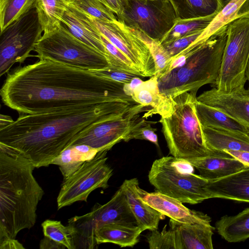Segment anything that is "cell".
I'll list each match as a JSON object with an SVG mask.
<instances>
[{"instance_id": "4dcf8cb0", "label": "cell", "mask_w": 249, "mask_h": 249, "mask_svg": "<svg viewBox=\"0 0 249 249\" xmlns=\"http://www.w3.org/2000/svg\"><path fill=\"white\" fill-rule=\"evenodd\" d=\"M36 0H0V31L36 7Z\"/></svg>"}, {"instance_id": "ee69618b", "label": "cell", "mask_w": 249, "mask_h": 249, "mask_svg": "<svg viewBox=\"0 0 249 249\" xmlns=\"http://www.w3.org/2000/svg\"><path fill=\"white\" fill-rule=\"evenodd\" d=\"M14 121L10 116L1 114L0 117V129L10 124Z\"/></svg>"}, {"instance_id": "277c9868", "label": "cell", "mask_w": 249, "mask_h": 249, "mask_svg": "<svg viewBox=\"0 0 249 249\" xmlns=\"http://www.w3.org/2000/svg\"><path fill=\"white\" fill-rule=\"evenodd\" d=\"M228 36V25L203 42H194L173 58L172 71L158 78L160 92L169 98L186 92H197L215 83Z\"/></svg>"}, {"instance_id": "74e56055", "label": "cell", "mask_w": 249, "mask_h": 249, "mask_svg": "<svg viewBox=\"0 0 249 249\" xmlns=\"http://www.w3.org/2000/svg\"><path fill=\"white\" fill-rule=\"evenodd\" d=\"M92 71L111 81L124 84L130 82L134 77L139 76L111 67Z\"/></svg>"}, {"instance_id": "8fae6325", "label": "cell", "mask_w": 249, "mask_h": 249, "mask_svg": "<svg viewBox=\"0 0 249 249\" xmlns=\"http://www.w3.org/2000/svg\"><path fill=\"white\" fill-rule=\"evenodd\" d=\"M43 32L36 7L0 31V76L7 73L15 63H22L30 56Z\"/></svg>"}, {"instance_id": "3957f363", "label": "cell", "mask_w": 249, "mask_h": 249, "mask_svg": "<svg viewBox=\"0 0 249 249\" xmlns=\"http://www.w3.org/2000/svg\"><path fill=\"white\" fill-rule=\"evenodd\" d=\"M35 168L21 155L0 147V241L16 238L36 222L44 192L33 175Z\"/></svg>"}, {"instance_id": "7402d4cb", "label": "cell", "mask_w": 249, "mask_h": 249, "mask_svg": "<svg viewBox=\"0 0 249 249\" xmlns=\"http://www.w3.org/2000/svg\"><path fill=\"white\" fill-rule=\"evenodd\" d=\"M158 77L154 75L137 87L131 97L134 101L144 106L151 107L144 114L146 119L155 114L164 117L168 114L172 107V99L163 95L160 91Z\"/></svg>"}, {"instance_id": "ffe728a7", "label": "cell", "mask_w": 249, "mask_h": 249, "mask_svg": "<svg viewBox=\"0 0 249 249\" xmlns=\"http://www.w3.org/2000/svg\"><path fill=\"white\" fill-rule=\"evenodd\" d=\"M126 195L129 208L136 220L137 224L143 231L158 229L160 221L165 215L145 203L140 198L137 178L124 180L120 186Z\"/></svg>"}, {"instance_id": "7bdbcfd3", "label": "cell", "mask_w": 249, "mask_h": 249, "mask_svg": "<svg viewBox=\"0 0 249 249\" xmlns=\"http://www.w3.org/2000/svg\"><path fill=\"white\" fill-rule=\"evenodd\" d=\"M224 151L249 167V152L233 150Z\"/></svg>"}, {"instance_id": "6da1fadb", "label": "cell", "mask_w": 249, "mask_h": 249, "mask_svg": "<svg viewBox=\"0 0 249 249\" xmlns=\"http://www.w3.org/2000/svg\"><path fill=\"white\" fill-rule=\"evenodd\" d=\"M124 86L92 71L39 60L9 73L0 93L5 105L31 114L110 102L137 103Z\"/></svg>"}, {"instance_id": "e0dca14e", "label": "cell", "mask_w": 249, "mask_h": 249, "mask_svg": "<svg viewBox=\"0 0 249 249\" xmlns=\"http://www.w3.org/2000/svg\"><path fill=\"white\" fill-rule=\"evenodd\" d=\"M186 159L208 181L224 178L248 166L225 151H212L206 156Z\"/></svg>"}, {"instance_id": "9a60e30c", "label": "cell", "mask_w": 249, "mask_h": 249, "mask_svg": "<svg viewBox=\"0 0 249 249\" xmlns=\"http://www.w3.org/2000/svg\"><path fill=\"white\" fill-rule=\"evenodd\" d=\"M196 100L218 109L249 129V88L230 93H222L213 88L196 97Z\"/></svg>"}, {"instance_id": "836d02e7", "label": "cell", "mask_w": 249, "mask_h": 249, "mask_svg": "<svg viewBox=\"0 0 249 249\" xmlns=\"http://www.w3.org/2000/svg\"><path fill=\"white\" fill-rule=\"evenodd\" d=\"M166 228L165 225L161 232L158 229L150 231L146 237L150 249H182L175 231Z\"/></svg>"}, {"instance_id": "e575fe53", "label": "cell", "mask_w": 249, "mask_h": 249, "mask_svg": "<svg viewBox=\"0 0 249 249\" xmlns=\"http://www.w3.org/2000/svg\"><path fill=\"white\" fill-rule=\"evenodd\" d=\"M41 227L44 236L64 245L68 249H74L68 226L63 225L60 221L46 219L42 223Z\"/></svg>"}, {"instance_id": "9c48e42d", "label": "cell", "mask_w": 249, "mask_h": 249, "mask_svg": "<svg viewBox=\"0 0 249 249\" xmlns=\"http://www.w3.org/2000/svg\"><path fill=\"white\" fill-rule=\"evenodd\" d=\"M249 60V16L239 18L228 25V36L219 74L212 86L222 93H230L245 87Z\"/></svg>"}, {"instance_id": "bcb514c9", "label": "cell", "mask_w": 249, "mask_h": 249, "mask_svg": "<svg viewBox=\"0 0 249 249\" xmlns=\"http://www.w3.org/2000/svg\"><path fill=\"white\" fill-rule=\"evenodd\" d=\"M246 76L247 80L249 82V62L248 63L246 71Z\"/></svg>"}, {"instance_id": "d4e9b609", "label": "cell", "mask_w": 249, "mask_h": 249, "mask_svg": "<svg viewBox=\"0 0 249 249\" xmlns=\"http://www.w3.org/2000/svg\"><path fill=\"white\" fill-rule=\"evenodd\" d=\"M197 117L202 126L215 129L249 134L244 124L217 108L196 100Z\"/></svg>"}, {"instance_id": "f6af8a7d", "label": "cell", "mask_w": 249, "mask_h": 249, "mask_svg": "<svg viewBox=\"0 0 249 249\" xmlns=\"http://www.w3.org/2000/svg\"><path fill=\"white\" fill-rule=\"evenodd\" d=\"M222 8L232 0H218Z\"/></svg>"}, {"instance_id": "7c38bea8", "label": "cell", "mask_w": 249, "mask_h": 249, "mask_svg": "<svg viewBox=\"0 0 249 249\" xmlns=\"http://www.w3.org/2000/svg\"><path fill=\"white\" fill-rule=\"evenodd\" d=\"M107 151L98 152L93 159L85 161L72 175L63 180L57 197L58 210L77 201L86 202L92 191L108 187L113 169L107 163Z\"/></svg>"}, {"instance_id": "ba28073f", "label": "cell", "mask_w": 249, "mask_h": 249, "mask_svg": "<svg viewBox=\"0 0 249 249\" xmlns=\"http://www.w3.org/2000/svg\"><path fill=\"white\" fill-rule=\"evenodd\" d=\"M112 223L137 225L121 186L106 203H96L89 213L68 219V226L74 249L97 248L96 231L102 226Z\"/></svg>"}, {"instance_id": "484cf974", "label": "cell", "mask_w": 249, "mask_h": 249, "mask_svg": "<svg viewBox=\"0 0 249 249\" xmlns=\"http://www.w3.org/2000/svg\"><path fill=\"white\" fill-rule=\"evenodd\" d=\"M98 151L88 145H71L64 150L52 161L57 165L63 175V180L77 170L86 161L93 159Z\"/></svg>"}, {"instance_id": "5bb4252c", "label": "cell", "mask_w": 249, "mask_h": 249, "mask_svg": "<svg viewBox=\"0 0 249 249\" xmlns=\"http://www.w3.org/2000/svg\"><path fill=\"white\" fill-rule=\"evenodd\" d=\"M89 17L100 33L137 67L142 77H151L155 74V63L150 49L135 30L118 20L106 21Z\"/></svg>"}, {"instance_id": "4316f807", "label": "cell", "mask_w": 249, "mask_h": 249, "mask_svg": "<svg viewBox=\"0 0 249 249\" xmlns=\"http://www.w3.org/2000/svg\"><path fill=\"white\" fill-rule=\"evenodd\" d=\"M215 225L218 233L227 241L246 240L249 238V207L236 215L222 216Z\"/></svg>"}, {"instance_id": "d6a6232c", "label": "cell", "mask_w": 249, "mask_h": 249, "mask_svg": "<svg viewBox=\"0 0 249 249\" xmlns=\"http://www.w3.org/2000/svg\"><path fill=\"white\" fill-rule=\"evenodd\" d=\"M69 3L89 16L101 20H118L115 14L99 0H69Z\"/></svg>"}, {"instance_id": "ac0fdd59", "label": "cell", "mask_w": 249, "mask_h": 249, "mask_svg": "<svg viewBox=\"0 0 249 249\" xmlns=\"http://www.w3.org/2000/svg\"><path fill=\"white\" fill-rule=\"evenodd\" d=\"M61 24L76 38L105 55L107 59L101 34L86 14L69 3L62 18Z\"/></svg>"}, {"instance_id": "d6986e66", "label": "cell", "mask_w": 249, "mask_h": 249, "mask_svg": "<svg viewBox=\"0 0 249 249\" xmlns=\"http://www.w3.org/2000/svg\"><path fill=\"white\" fill-rule=\"evenodd\" d=\"M207 190L211 198L249 203V167L224 178L209 181Z\"/></svg>"}, {"instance_id": "30bf717a", "label": "cell", "mask_w": 249, "mask_h": 249, "mask_svg": "<svg viewBox=\"0 0 249 249\" xmlns=\"http://www.w3.org/2000/svg\"><path fill=\"white\" fill-rule=\"evenodd\" d=\"M126 26L160 42L178 18L170 0H124L116 16Z\"/></svg>"}, {"instance_id": "7a4b0ae2", "label": "cell", "mask_w": 249, "mask_h": 249, "mask_svg": "<svg viewBox=\"0 0 249 249\" xmlns=\"http://www.w3.org/2000/svg\"><path fill=\"white\" fill-rule=\"evenodd\" d=\"M134 104L110 102L22 114L0 129V146L21 155L35 168L48 167L93 124Z\"/></svg>"}, {"instance_id": "cb8c5ba5", "label": "cell", "mask_w": 249, "mask_h": 249, "mask_svg": "<svg viewBox=\"0 0 249 249\" xmlns=\"http://www.w3.org/2000/svg\"><path fill=\"white\" fill-rule=\"evenodd\" d=\"M143 231L137 225L112 223L102 226L96 231L95 240L98 246L111 243L120 247H133L139 242Z\"/></svg>"}, {"instance_id": "4fadbf2b", "label": "cell", "mask_w": 249, "mask_h": 249, "mask_svg": "<svg viewBox=\"0 0 249 249\" xmlns=\"http://www.w3.org/2000/svg\"><path fill=\"white\" fill-rule=\"evenodd\" d=\"M149 110L148 107L136 104L124 111L112 114L93 124L71 145L84 144L98 152L108 151L115 144L124 141L140 119V113Z\"/></svg>"}, {"instance_id": "8d00e7d4", "label": "cell", "mask_w": 249, "mask_h": 249, "mask_svg": "<svg viewBox=\"0 0 249 249\" xmlns=\"http://www.w3.org/2000/svg\"><path fill=\"white\" fill-rule=\"evenodd\" d=\"M204 30L184 36L168 43L160 44L173 58L193 43Z\"/></svg>"}, {"instance_id": "1f68e13d", "label": "cell", "mask_w": 249, "mask_h": 249, "mask_svg": "<svg viewBox=\"0 0 249 249\" xmlns=\"http://www.w3.org/2000/svg\"><path fill=\"white\" fill-rule=\"evenodd\" d=\"M135 30L150 49L155 63V75L158 78L162 77L168 72L172 58L165 50L160 42L152 39L139 31Z\"/></svg>"}, {"instance_id": "7dc6e473", "label": "cell", "mask_w": 249, "mask_h": 249, "mask_svg": "<svg viewBox=\"0 0 249 249\" xmlns=\"http://www.w3.org/2000/svg\"><path fill=\"white\" fill-rule=\"evenodd\" d=\"M248 2H249V0H248Z\"/></svg>"}, {"instance_id": "f1b7e54d", "label": "cell", "mask_w": 249, "mask_h": 249, "mask_svg": "<svg viewBox=\"0 0 249 249\" xmlns=\"http://www.w3.org/2000/svg\"><path fill=\"white\" fill-rule=\"evenodd\" d=\"M178 18L204 17L217 14L222 9L218 0H170Z\"/></svg>"}, {"instance_id": "83f0119b", "label": "cell", "mask_w": 249, "mask_h": 249, "mask_svg": "<svg viewBox=\"0 0 249 249\" xmlns=\"http://www.w3.org/2000/svg\"><path fill=\"white\" fill-rule=\"evenodd\" d=\"M69 4V0H36V8L44 33L57 28Z\"/></svg>"}, {"instance_id": "603a6c76", "label": "cell", "mask_w": 249, "mask_h": 249, "mask_svg": "<svg viewBox=\"0 0 249 249\" xmlns=\"http://www.w3.org/2000/svg\"><path fill=\"white\" fill-rule=\"evenodd\" d=\"M201 128L209 150L249 152V134L215 129L202 125Z\"/></svg>"}, {"instance_id": "d590c367", "label": "cell", "mask_w": 249, "mask_h": 249, "mask_svg": "<svg viewBox=\"0 0 249 249\" xmlns=\"http://www.w3.org/2000/svg\"><path fill=\"white\" fill-rule=\"evenodd\" d=\"M144 119L142 117L140 118L126 135L124 141L127 142L133 139L146 140L153 143L159 147L158 136L155 133L157 128L152 126V124L158 122L148 121Z\"/></svg>"}, {"instance_id": "f35d334b", "label": "cell", "mask_w": 249, "mask_h": 249, "mask_svg": "<svg viewBox=\"0 0 249 249\" xmlns=\"http://www.w3.org/2000/svg\"><path fill=\"white\" fill-rule=\"evenodd\" d=\"M116 16L121 14L123 11L124 0H99Z\"/></svg>"}, {"instance_id": "ab89813d", "label": "cell", "mask_w": 249, "mask_h": 249, "mask_svg": "<svg viewBox=\"0 0 249 249\" xmlns=\"http://www.w3.org/2000/svg\"><path fill=\"white\" fill-rule=\"evenodd\" d=\"M39 248L40 249H64L66 248L64 245L44 236L40 242Z\"/></svg>"}, {"instance_id": "60d3db41", "label": "cell", "mask_w": 249, "mask_h": 249, "mask_svg": "<svg viewBox=\"0 0 249 249\" xmlns=\"http://www.w3.org/2000/svg\"><path fill=\"white\" fill-rule=\"evenodd\" d=\"M23 249V246L16 238H6L0 241V249Z\"/></svg>"}, {"instance_id": "2e32d148", "label": "cell", "mask_w": 249, "mask_h": 249, "mask_svg": "<svg viewBox=\"0 0 249 249\" xmlns=\"http://www.w3.org/2000/svg\"><path fill=\"white\" fill-rule=\"evenodd\" d=\"M138 193L142 201L170 219L183 223L211 222L207 214L190 210L179 200L157 191L148 193L139 187Z\"/></svg>"}, {"instance_id": "5b68a950", "label": "cell", "mask_w": 249, "mask_h": 249, "mask_svg": "<svg viewBox=\"0 0 249 249\" xmlns=\"http://www.w3.org/2000/svg\"><path fill=\"white\" fill-rule=\"evenodd\" d=\"M196 93L186 92L171 98L170 112L159 121L169 153L174 157L198 158L208 155L211 151L206 146L196 113Z\"/></svg>"}, {"instance_id": "f546056e", "label": "cell", "mask_w": 249, "mask_h": 249, "mask_svg": "<svg viewBox=\"0 0 249 249\" xmlns=\"http://www.w3.org/2000/svg\"><path fill=\"white\" fill-rule=\"evenodd\" d=\"M216 15L191 18H178L160 43H168L184 36L204 30L208 26Z\"/></svg>"}, {"instance_id": "b9f144b4", "label": "cell", "mask_w": 249, "mask_h": 249, "mask_svg": "<svg viewBox=\"0 0 249 249\" xmlns=\"http://www.w3.org/2000/svg\"><path fill=\"white\" fill-rule=\"evenodd\" d=\"M139 77H134L130 82L124 84V90L127 95L131 97L134 90L144 81Z\"/></svg>"}, {"instance_id": "8992f818", "label": "cell", "mask_w": 249, "mask_h": 249, "mask_svg": "<svg viewBox=\"0 0 249 249\" xmlns=\"http://www.w3.org/2000/svg\"><path fill=\"white\" fill-rule=\"evenodd\" d=\"M185 159L163 157L154 161L148 178L156 190L183 203L196 204L210 199L208 180L193 172Z\"/></svg>"}, {"instance_id": "44dd1931", "label": "cell", "mask_w": 249, "mask_h": 249, "mask_svg": "<svg viewBox=\"0 0 249 249\" xmlns=\"http://www.w3.org/2000/svg\"><path fill=\"white\" fill-rule=\"evenodd\" d=\"M169 225L176 231L182 249H213L215 228L211 223H183L172 219Z\"/></svg>"}, {"instance_id": "52a82bcc", "label": "cell", "mask_w": 249, "mask_h": 249, "mask_svg": "<svg viewBox=\"0 0 249 249\" xmlns=\"http://www.w3.org/2000/svg\"><path fill=\"white\" fill-rule=\"evenodd\" d=\"M39 60H48L71 67L95 71L110 67L106 56L87 45L63 25L44 33L34 50Z\"/></svg>"}]
</instances>
